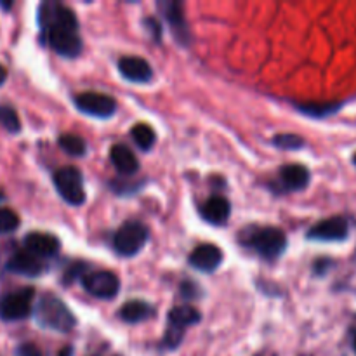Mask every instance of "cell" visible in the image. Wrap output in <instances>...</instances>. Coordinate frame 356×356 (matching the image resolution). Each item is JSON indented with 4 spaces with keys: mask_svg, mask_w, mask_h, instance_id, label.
<instances>
[{
    "mask_svg": "<svg viewBox=\"0 0 356 356\" xmlns=\"http://www.w3.org/2000/svg\"><path fill=\"white\" fill-rule=\"evenodd\" d=\"M33 318L42 329L68 334L75 329L76 318L72 309L54 294H44L33 308Z\"/></svg>",
    "mask_w": 356,
    "mask_h": 356,
    "instance_id": "7a4b0ae2",
    "label": "cell"
},
{
    "mask_svg": "<svg viewBox=\"0 0 356 356\" xmlns=\"http://www.w3.org/2000/svg\"><path fill=\"white\" fill-rule=\"evenodd\" d=\"M19 216L9 207H0V235H9L19 228Z\"/></svg>",
    "mask_w": 356,
    "mask_h": 356,
    "instance_id": "cb8c5ba5",
    "label": "cell"
},
{
    "mask_svg": "<svg viewBox=\"0 0 356 356\" xmlns=\"http://www.w3.org/2000/svg\"><path fill=\"white\" fill-rule=\"evenodd\" d=\"M332 261L327 259V257H323V259H318L315 261V266H313V271H315V275H318V277H323V275L327 273V271L332 268Z\"/></svg>",
    "mask_w": 356,
    "mask_h": 356,
    "instance_id": "4dcf8cb0",
    "label": "cell"
},
{
    "mask_svg": "<svg viewBox=\"0 0 356 356\" xmlns=\"http://www.w3.org/2000/svg\"><path fill=\"white\" fill-rule=\"evenodd\" d=\"M0 125L10 134H17L21 131V122L16 110L9 104H0Z\"/></svg>",
    "mask_w": 356,
    "mask_h": 356,
    "instance_id": "603a6c76",
    "label": "cell"
},
{
    "mask_svg": "<svg viewBox=\"0 0 356 356\" xmlns=\"http://www.w3.org/2000/svg\"><path fill=\"white\" fill-rule=\"evenodd\" d=\"M75 106L82 113L96 118H110L117 111V101L108 94L82 92L75 97Z\"/></svg>",
    "mask_w": 356,
    "mask_h": 356,
    "instance_id": "ba28073f",
    "label": "cell"
},
{
    "mask_svg": "<svg viewBox=\"0 0 356 356\" xmlns=\"http://www.w3.org/2000/svg\"><path fill=\"white\" fill-rule=\"evenodd\" d=\"M309 170L308 167L301 163H289L280 170V183L287 191H301L308 188L309 184Z\"/></svg>",
    "mask_w": 356,
    "mask_h": 356,
    "instance_id": "9a60e30c",
    "label": "cell"
},
{
    "mask_svg": "<svg viewBox=\"0 0 356 356\" xmlns=\"http://www.w3.org/2000/svg\"><path fill=\"white\" fill-rule=\"evenodd\" d=\"M188 263H190L191 268L202 271V273H212V271L221 266L222 250L214 243H204V245H198L191 252Z\"/></svg>",
    "mask_w": 356,
    "mask_h": 356,
    "instance_id": "8fae6325",
    "label": "cell"
},
{
    "mask_svg": "<svg viewBox=\"0 0 356 356\" xmlns=\"http://www.w3.org/2000/svg\"><path fill=\"white\" fill-rule=\"evenodd\" d=\"M160 14L165 17V21L169 23L170 31H172L174 38H176L177 44L188 45L191 42V31L188 28L186 17H184L183 3L176 2V0H160L156 3Z\"/></svg>",
    "mask_w": 356,
    "mask_h": 356,
    "instance_id": "52a82bcc",
    "label": "cell"
},
{
    "mask_svg": "<svg viewBox=\"0 0 356 356\" xmlns=\"http://www.w3.org/2000/svg\"><path fill=\"white\" fill-rule=\"evenodd\" d=\"M6 270L14 275H21V277L35 278L44 273V264H42V261L37 256L24 250V252H16L7 261Z\"/></svg>",
    "mask_w": 356,
    "mask_h": 356,
    "instance_id": "5bb4252c",
    "label": "cell"
},
{
    "mask_svg": "<svg viewBox=\"0 0 356 356\" xmlns=\"http://www.w3.org/2000/svg\"><path fill=\"white\" fill-rule=\"evenodd\" d=\"M232 214V204L225 197H212L202 207V216L211 225H226Z\"/></svg>",
    "mask_w": 356,
    "mask_h": 356,
    "instance_id": "2e32d148",
    "label": "cell"
},
{
    "mask_svg": "<svg viewBox=\"0 0 356 356\" xmlns=\"http://www.w3.org/2000/svg\"><path fill=\"white\" fill-rule=\"evenodd\" d=\"M2 198H3V195H2V191H0V200H2Z\"/></svg>",
    "mask_w": 356,
    "mask_h": 356,
    "instance_id": "8d00e7d4",
    "label": "cell"
},
{
    "mask_svg": "<svg viewBox=\"0 0 356 356\" xmlns=\"http://www.w3.org/2000/svg\"><path fill=\"white\" fill-rule=\"evenodd\" d=\"M183 337H184V330H179L176 329V327L167 325L165 336H163V346H165L167 350H176V348L183 343Z\"/></svg>",
    "mask_w": 356,
    "mask_h": 356,
    "instance_id": "484cf974",
    "label": "cell"
},
{
    "mask_svg": "<svg viewBox=\"0 0 356 356\" xmlns=\"http://www.w3.org/2000/svg\"><path fill=\"white\" fill-rule=\"evenodd\" d=\"M110 159L113 162V165L117 167L118 172L125 174V176H131L136 174L139 169V162L134 156V153L124 145H115L110 149Z\"/></svg>",
    "mask_w": 356,
    "mask_h": 356,
    "instance_id": "e0dca14e",
    "label": "cell"
},
{
    "mask_svg": "<svg viewBox=\"0 0 356 356\" xmlns=\"http://www.w3.org/2000/svg\"><path fill=\"white\" fill-rule=\"evenodd\" d=\"M86 271H87V266L83 263L73 264V266L66 271L65 277H63L65 278V280H63V284H72V282L76 280V278H83L86 277Z\"/></svg>",
    "mask_w": 356,
    "mask_h": 356,
    "instance_id": "f1b7e54d",
    "label": "cell"
},
{
    "mask_svg": "<svg viewBox=\"0 0 356 356\" xmlns=\"http://www.w3.org/2000/svg\"><path fill=\"white\" fill-rule=\"evenodd\" d=\"M343 103H325V104H316V103H305V104H296L298 110L305 115H312V117L322 118L330 113H336Z\"/></svg>",
    "mask_w": 356,
    "mask_h": 356,
    "instance_id": "7402d4cb",
    "label": "cell"
},
{
    "mask_svg": "<svg viewBox=\"0 0 356 356\" xmlns=\"http://www.w3.org/2000/svg\"><path fill=\"white\" fill-rule=\"evenodd\" d=\"M143 24H145L146 31L153 37V40L159 44V42L162 40V24H160L155 17H146V19H143Z\"/></svg>",
    "mask_w": 356,
    "mask_h": 356,
    "instance_id": "83f0119b",
    "label": "cell"
},
{
    "mask_svg": "<svg viewBox=\"0 0 356 356\" xmlns=\"http://www.w3.org/2000/svg\"><path fill=\"white\" fill-rule=\"evenodd\" d=\"M16 356H44L33 343H23L16 348Z\"/></svg>",
    "mask_w": 356,
    "mask_h": 356,
    "instance_id": "f546056e",
    "label": "cell"
},
{
    "mask_svg": "<svg viewBox=\"0 0 356 356\" xmlns=\"http://www.w3.org/2000/svg\"><path fill=\"white\" fill-rule=\"evenodd\" d=\"M35 291L31 287L17 289V291L3 294L0 298V318L3 322H17L31 315Z\"/></svg>",
    "mask_w": 356,
    "mask_h": 356,
    "instance_id": "8992f818",
    "label": "cell"
},
{
    "mask_svg": "<svg viewBox=\"0 0 356 356\" xmlns=\"http://www.w3.org/2000/svg\"><path fill=\"white\" fill-rule=\"evenodd\" d=\"M58 356H73V348L72 346H65L61 351H59Z\"/></svg>",
    "mask_w": 356,
    "mask_h": 356,
    "instance_id": "1f68e13d",
    "label": "cell"
},
{
    "mask_svg": "<svg viewBox=\"0 0 356 356\" xmlns=\"http://www.w3.org/2000/svg\"><path fill=\"white\" fill-rule=\"evenodd\" d=\"M59 146L65 153L72 156H83L87 153V143L75 134L59 136Z\"/></svg>",
    "mask_w": 356,
    "mask_h": 356,
    "instance_id": "44dd1931",
    "label": "cell"
},
{
    "mask_svg": "<svg viewBox=\"0 0 356 356\" xmlns=\"http://www.w3.org/2000/svg\"><path fill=\"white\" fill-rule=\"evenodd\" d=\"M353 163H355V165H356V153H355V155H353Z\"/></svg>",
    "mask_w": 356,
    "mask_h": 356,
    "instance_id": "d590c367",
    "label": "cell"
},
{
    "mask_svg": "<svg viewBox=\"0 0 356 356\" xmlns=\"http://www.w3.org/2000/svg\"><path fill=\"white\" fill-rule=\"evenodd\" d=\"M353 350H355V353H356V330L353 332Z\"/></svg>",
    "mask_w": 356,
    "mask_h": 356,
    "instance_id": "e575fe53",
    "label": "cell"
},
{
    "mask_svg": "<svg viewBox=\"0 0 356 356\" xmlns=\"http://www.w3.org/2000/svg\"><path fill=\"white\" fill-rule=\"evenodd\" d=\"M348 235H350V222L343 216H334L325 221H320L308 232V238L316 242H343Z\"/></svg>",
    "mask_w": 356,
    "mask_h": 356,
    "instance_id": "30bf717a",
    "label": "cell"
},
{
    "mask_svg": "<svg viewBox=\"0 0 356 356\" xmlns=\"http://www.w3.org/2000/svg\"><path fill=\"white\" fill-rule=\"evenodd\" d=\"M179 292L184 299H200L202 296H204L202 294L204 291H202L195 282H183V284H181Z\"/></svg>",
    "mask_w": 356,
    "mask_h": 356,
    "instance_id": "4316f807",
    "label": "cell"
},
{
    "mask_svg": "<svg viewBox=\"0 0 356 356\" xmlns=\"http://www.w3.org/2000/svg\"><path fill=\"white\" fill-rule=\"evenodd\" d=\"M273 145L282 149H299L305 146V139L296 134H278L273 138Z\"/></svg>",
    "mask_w": 356,
    "mask_h": 356,
    "instance_id": "d4e9b609",
    "label": "cell"
},
{
    "mask_svg": "<svg viewBox=\"0 0 356 356\" xmlns=\"http://www.w3.org/2000/svg\"><path fill=\"white\" fill-rule=\"evenodd\" d=\"M118 70L122 76L129 82L146 83L153 79V70L146 59L138 58V56H125L118 61Z\"/></svg>",
    "mask_w": 356,
    "mask_h": 356,
    "instance_id": "7c38bea8",
    "label": "cell"
},
{
    "mask_svg": "<svg viewBox=\"0 0 356 356\" xmlns=\"http://www.w3.org/2000/svg\"><path fill=\"white\" fill-rule=\"evenodd\" d=\"M153 306L146 301H129L122 306L120 316L125 323H139V322H145L146 318L153 315Z\"/></svg>",
    "mask_w": 356,
    "mask_h": 356,
    "instance_id": "d6986e66",
    "label": "cell"
},
{
    "mask_svg": "<svg viewBox=\"0 0 356 356\" xmlns=\"http://www.w3.org/2000/svg\"><path fill=\"white\" fill-rule=\"evenodd\" d=\"M245 245L256 250L264 259H277L287 249V236L280 228H252L245 236Z\"/></svg>",
    "mask_w": 356,
    "mask_h": 356,
    "instance_id": "3957f363",
    "label": "cell"
},
{
    "mask_svg": "<svg viewBox=\"0 0 356 356\" xmlns=\"http://www.w3.org/2000/svg\"><path fill=\"white\" fill-rule=\"evenodd\" d=\"M169 327H176L179 330H186L188 327L197 325L202 320L200 312L193 306H176L169 312Z\"/></svg>",
    "mask_w": 356,
    "mask_h": 356,
    "instance_id": "ac0fdd59",
    "label": "cell"
},
{
    "mask_svg": "<svg viewBox=\"0 0 356 356\" xmlns=\"http://www.w3.org/2000/svg\"><path fill=\"white\" fill-rule=\"evenodd\" d=\"M24 249L37 257H54L59 252V240L49 233H28L23 240Z\"/></svg>",
    "mask_w": 356,
    "mask_h": 356,
    "instance_id": "4fadbf2b",
    "label": "cell"
},
{
    "mask_svg": "<svg viewBox=\"0 0 356 356\" xmlns=\"http://www.w3.org/2000/svg\"><path fill=\"white\" fill-rule=\"evenodd\" d=\"M149 232L143 222L129 221L118 228L113 236V247L118 256L132 257L146 245Z\"/></svg>",
    "mask_w": 356,
    "mask_h": 356,
    "instance_id": "277c9868",
    "label": "cell"
},
{
    "mask_svg": "<svg viewBox=\"0 0 356 356\" xmlns=\"http://www.w3.org/2000/svg\"><path fill=\"white\" fill-rule=\"evenodd\" d=\"M38 26L42 40L63 58H76L82 52L79 19L75 13L59 2H42L38 7Z\"/></svg>",
    "mask_w": 356,
    "mask_h": 356,
    "instance_id": "6da1fadb",
    "label": "cell"
},
{
    "mask_svg": "<svg viewBox=\"0 0 356 356\" xmlns=\"http://www.w3.org/2000/svg\"><path fill=\"white\" fill-rule=\"evenodd\" d=\"M54 186L58 190L59 197L66 202V204L79 207L86 202V190H83V179L82 174L75 167H63V169L56 170Z\"/></svg>",
    "mask_w": 356,
    "mask_h": 356,
    "instance_id": "5b68a950",
    "label": "cell"
},
{
    "mask_svg": "<svg viewBox=\"0 0 356 356\" xmlns=\"http://www.w3.org/2000/svg\"><path fill=\"white\" fill-rule=\"evenodd\" d=\"M0 7H2V9H6V10H9L10 7H13V3H10V2H0Z\"/></svg>",
    "mask_w": 356,
    "mask_h": 356,
    "instance_id": "836d02e7",
    "label": "cell"
},
{
    "mask_svg": "<svg viewBox=\"0 0 356 356\" xmlns=\"http://www.w3.org/2000/svg\"><path fill=\"white\" fill-rule=\"evenodd\" d=\"M6 80H7V70H6V66L0 65V86H2Z\"/></svg>",
    "mask_w": 356,
    "mask_h": 356,
    "instance_id": "d6a6232c",
    "label": "cell"
},
{
    "mask_svg": "<svg viewBox=\"0 0 356 356\" xmlns=\"http://www.w3.org/2000/svg\"><path fill=\"white\" fill-rule=\"evenodd\" d=\"M82 285L97 299H113L120 291V280L111 271H92L82 278Z\"/></svg>",
    "mask_w": 356,
    "mask_h": 356,
    "instance_id": "9c48e42d",
    "label": "cell"
},
{
    "mask_svg": "<svg viewBox=\"0 0 356 356\" xmlns=\"http://www.w3.org/2000/svg\"><path fill=\"white\" fill-rule=\"evenodd\" d=\"M131 136L134 139L136 145L143 149V152H149V149L155 146L156 134L149 125L146 124H136L134 127L131 129Z\"/></svg>",
    "mask_w": 356,
    "mask_h": 356,
    "instance_id": "ffe728a7",
    "label": "cell"
}]
</instances>
